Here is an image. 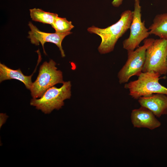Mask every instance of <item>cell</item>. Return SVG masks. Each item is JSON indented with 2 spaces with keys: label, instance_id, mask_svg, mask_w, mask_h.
<instances>
[{
  "label": "cell",
  "instance_id": "6da1fadb",
  "mask_svg": "<svg viewBox=\"0 0 167 167\" xmlns=\"http://www.w3.org/2000/svg\"><path fill=\"white\" fill-rule=\"evenodd\" d=\"M133 18V11L128 10L123 12L119 19L106 28H102L92 26L88 31L99 36L101 41L98 49L101 54L110 53L113 50L118 39L129 29Z\"/></svg>",
  "mask_w": 167,
  "mask_h": 167
},
{
  "label": "cell",
  "instance_id": "7a4b0ae2",
  "mask_svg": "<svg viewBox=\"0 0 167 167\" xmlns=\"http://www.w3.org/2000/svg\"><path fill=\"white\" fill-rule=\"evenodd\" d=\"M71 86L70 81L65 82L59 88L52 86L40 98H32L30 104L45 114L50 113L55 109L58 110L64 105V101L71 98Z\"/></svg>",
  "mask_w": 167,
  "mask_h": 167
},
{
  "label": "cell",
  "instance_id": "3957f363",
  "mask_svg": "<svg viewBox=\"0 0 167 167\" xmlns=\"http://www.w3.org/2000/svg\"><path fill=\"white\" fill-rule=\"evenodd\" d=\"M161 75L154 71L142 72L138 79L126 84L124 88L129 90V95L134 99L155 93L167 95V88L159 82Z\"/></svg>",
  "mask_w": 167,
  "mask_h": 167
},
{
  "label": "cell",
  "instance_id": "277c9868",
  "mask_svg": "<svg viewBox=\"0 0 167 167\" xmlns=\"http://www.w3.org/2000/svg\"><path fill=\"white\" fill-rule=\"evenodd\" d=\"M56 62L50 59L40 66L38 75L30 89L33 98H40L49 88L58 84H63L62 72L56 66Z\"/></svg>",
  "mask_w": 167,
  "mask_h": 167
},
{
  "label": "cell",
  "instance_id": "5b68a950",
  "mask_svg": "<svg viewBox=\"0 0 167 167\" xmlns=\"http://www.w3.org/2000/svg\"><path fill=\"white\" fill-rule=\"evenodd\" d=\"M154 39L147 38L144 40L143 45L139 46L135 50L127 51V60L118 75L120 84L127 82L132 76L138 77L143 72L147 49Z\"/></svg>",
  "mask_w": 167,
  "mask_h": 167
},
{
  "label": "cell",
  "instance_id": "8992f818",
  "mask_svg": "<svg viewBox=\"0 0 167 167\" xmlns=\"http://www.w3.org/2000/svg\"><path fill=\"white\" fill-rule=\"evenodd\" d=\"M167 74V39H154L147 48L142 72Z\"/></svg>",
  "mask_w": 167,
  "mask_h": 167
},
{
  "label": "cell",
  "instance_id": "52a82bcc",
  "mask_svg": "<svg viewBox=\"0 0 167 167\" xmlns=\"http://www.w3.org/2000/svg\"><path fill=\"white\" fill-rule=\"evenodd\" d=\"M141 11L140 0H135L132 20L129 28L130 35L122 43L123 48L127 51L134 50L150 35L148 29L145 26V21H142Z\"/></svg>",
  "mask_w": 167,
  "mask_h": 167
},
{
  "label": "cell",
  "instance_id": "ba28073f",
  "mask_svg": "<svg viewBox=\"0 0 167 167\" xmlns=\"http://www.w3.org/2000/svg\"><path fill=\"white\" fill-rule=\"evenodd\" d=\"M30 31L28 32V37L30 39L31 43L38 45L39 43L41 44L45 54L46 53L44 48V45L46 42H50L55 44L59 48L61 56L62 57L65 55L62 46V42L64 38L67 36L72 33L70 32L65 33H49L42 32L33 24L31 22H29Z\"/></svg>",
  "mask_w": 167,
  "mask_h": 167
},
{
  "label": "cell",
  "instance_id": "9c48e42d",
  "mask_svg": "<svg viewBox=\"0 0 167 167\" xmlns=\"http://www.w3.org/2000/svg\"><path fill=\"white\" fill-rule=\"evenodd\" d=\"M131 118L133 126L137 128H146L152 130L160 127L161 124L151 111L142 106L132 110Z\"/></svg>",
  "mask_w": 167,
  "mask_h": 167
},
{
  "label": "cell",
  "instance_id": "30bf717a",
  "mask_svg": "<svg viewBox=\"0 0 167 167\" xmlns=\"http://www.w3.org/2000/svg\"><path fill=\"white\" fill-rule=\"evenodd\" d=\"M138 102L157 117L167 114V95L165 94L158 93L141 96L138 99Z\"/></svg>",
  "mask_w": 167,
  "mask_h": 167
},
{
  "label": "cell",
  "instance_id": "8fae6325",
  "mask_svg": "<svg viewBox=\"0 0 167 167\" xmlns=\"http://www.w3.org/2000/svg\"><path fill=\"white\" fill-rule=\"evenodd\" d=\"M36 68L32 74L29 76L24 75L20 69L16 70H13L3 64L0 63V82L8 79H16L23 82L25 85L26 88L30 90L33 82L32 81V77L35 72Z\"/></svg>",
  "mask_w": 167,
  "mask_h": 167
},
{
  "label": "cell",
  "instance_id": "7c38bea8",
  "mask_svg": "<svg viewBox=\"0 0 167 167\" xmlns=\"http://www.w3.org/2000/svg\"><path fill=\"white\" fill-rule=\"evenodd\" d=\"M148 29L150 35L167 39V13L156 15Z\"/></svg>",
  "mask_w": 167,
  "mask_h": 167
},
{
  "label": "cell",
  "instance_id": "4fadbf2b",
  "mask_svg": "<svg viewBox=\"0 0 167 167\" xmlns=\"http://www.w3.org/2000/svg\"><path fill=\"white\" fill-rule=\"evenodd\" d=\"M32 19L35 21L51 25L57 17V14L46 12L40 9L34 8L29 10Z\"/></svg>",
  "mask_w": 167,
  "mask_h": 167
},
{
  "label": "cell",
  "instance_id": "5bb4252c",
  "mask_svg": "<svg viewBox=\"0 0 167 167\" xmlns=\"http://www.w3.org/2000/svg\"><path fill=\"white\" fill-rule=\"evenodd\" d=\"M51 25L55 29V32L58 33L70 32L74 27L71 21H68L66 18H61L58 16L56 17Z\"/></svg>",
  "mask_w": 167,
  "mask_h": 167
},
{
  "label": "cell",
  "instance_id": "9a60e30c",
  "mask_svg": "<svg viewBox=\"0 0 167 167\" xmlns=\"http://www.w3.org/2000/svg\"><path fill=\"white\" fill-rule=\"evenodd\" d=\"M8 116L6 113H1L0 114V128L5 123Z\"/></svg>",
  "mask_w": 167,
  "mask_h": 167
},
{
  "label": "cell",
  "instance_id": "2e32d148",
  "mask_svg": "<svg viewBox=\"0 0 167 167\" xmlns=\"http://www.w3.org/2000/svg\"><path fill=\"white\" fill-rule=\"evenodd\" d=\"M122 1L123 0H113L112 4L113 6L118 7L122 4Z\"/></svg>",
  "mask_w": 167,
  "mask_h": 167
}]
</instances>
